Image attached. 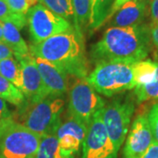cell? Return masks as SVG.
<instances>
[{
    "instance_id": "6da1fadb",
    "label": "cell",
    "mask_w": 158,
    "mask_h": 158,
    "mask_svg": "<svg viewBox=\"0 0 158 158\" xmlns=\"http://www.w3.org/2000/svg\"><path fill=\"white\" fill-rule=\"evenodd\" d=\"M150 46L149 27L146 25L110 27L101 39L91 46L90 59L96 64L106 61L139 62L148 56Z\"/></svg>"
},
{
    "instance_id": "7a4b0ae2",
    "label": "cell",
    "mask_w": 158,
    "mask_h": 158,
    "mask_svg": "<svg viewBox=\"0 0 158 158\" xmlns=\"http://www.w3.org/2000/svg\"><path fill=\"white\" fill-rule=\"evenodd\" d=\"M29 50L34 57L48 61L68 76L86 78L89 75L84 36L74 27L56 34L39 44H32Z\"/></svg>"
},
{
    "instance_id": "3957f363",
    "label": "cell",
    "mask_w": 158,
    "mask_h": 158,
    "mask_svg": "<svg viewBox=\"0 0 158 158\" xmlns=\"http://www.w3.org/2000/svg\"><path fill=\"white\" fill-rule=\"evenodd\" d=\"M64 107L63 97L49 95L37 101L26 100L18 110V122L40 136L55 134L62 122Z\"/></svg>"
},
{
    "instance_id": "277c9868",
    "label": "cell",
    "mask_w": 158,
    "mask_h": 158,
    "mask_svg": "<svg viewBox=\"0 0 158 158\" xmlns=\"http://www.w3.org/2000/svg\"><path fill=\"white\" fill-rule=\"evenodd\" d=\"M133 64L126 61L98 62L86 79L98 94L118 95L136 87Z\"/></svg>"
},
{
    "instance_id": "5b68a950",
    "label": "cell",
    "mask_w": 158,
    "mask_h": 158,
    "mask_svg": "<svg viewBox=\"0 0 158 158\" xmlns=\"http://www.w3.org/2000/svg\"><path fill=\"white\" fill-rule=\"evenodd\" d=\"M41 136L13 118L0 123V158H34Z\"/></svg>"
},
{
    "instance_id": "8992f818",
    "label": "cell",
    "mask_w": 158,
    "mask_h": 158,
    "mask_svg": "<svg viewBox=\"0 0 158 158\" xmlns=\"http://www.w3.org/2000/svg\"><path fill=\"white\" fill-rule=\"evenodd\" d=\"M68 92L69 116L87 127L95 114L106 106L105 100L86 78H76Z\"/></svg>"
},
{
    "instance_id": "52a82bcc",
    "label": "cell",
    "mask_w": 158,
    "mask_h": 158,
    "mask_svg": "<svg viewBox=\"0 0 158 158\" xmlns=\"http://www.w3.org/2000/svg\"><path fill=\"white\" fill-rule=\"evenodd\" d=\"M135 104L129 97L113 98L102 109V118L107 134L118 152L129 132Z\"/></svg>"
},
{
    "instance_id": "ba28073f",
    "label": "cell",
    "mask_w": 158,
    "mask_h": 158,
    "mask_svg": "<svg viewBox=\"0 0 158 158\" xmlns=\"http://www.w3.org/2000/svg\"><path fill=\"white\" fill-rule=\"evenodd\" d=\"M29 34L33 44H39L56 34L65 32L73 26L41 4H36L27 13Z\"/></svg>"
},
{
    "instance_id": "9c48e42d",
    "label": "cell",
    "mask_w": 158,
    "mask_h": 158,
    "mask_svg": "<svg viewBox=\"0 0 158 158\" xmlns=\"http://www.w3.org/2000/svg\"><path fill=\"white\" fill-rule=\"evenodd\" d=\"M118 151L108 135L102 110L95 114L87 128L82 146V158H117Z\"/></svg>"
},
{
    "instance_id": "30bf717a",
    "label": "cell",
    "mask_w": 158,
    "mask_h": 158,
    "mask_svg": "<svg viewBox=\"0 0 158 158\" xmlns=\"http://www.w3.org/2000/svg\"><path fill=\"white\" fill-rule=\"evenodd\" d=\"M123 158H140L155 141L148 114L138 115L126 138Z\"/></svg>"
},
{
    "instance_id": "8fae6325",
    "label": "cell",
    "mask_w": 158,
    "mask_h": 158,
    "mask_svg": "<svg viewBox=\"0 0 158 158\" xmlns=\"http://www.w3.org/2000/svg\"><path fill=\"white\" fill-rule=\"evenodd\" d=\"M88 127L69 116L61 122L56 131L59 146L62 154L68 158H76L83 146Z\"/></svg>"
},
{
    "instance_id": "7c38bea8",
    "label": "cell",
    "mask_w": 158,
    "mask_h": 158,
    "mask_svg": "<svg viewBox=\"0 0 158 158\" xmlns=\"http://www.w3.org/2000/svg\"><path fill=\"white\" fill-rule=\"evenodd\" d=\"M21 80H22V92L27 100L37 101L49 96V93L40 77L34 56L30 54L27 56L19 59Z\"/></svg>"
},
{
    "instance_id": "4fadbf2b",
    "label": "cell",
    "mask_w": 158,
    "mask_h": 158,
    "mask_svg": "<svg viewBox=\"0 0 158 158\" xmlns=\"http://www.w3.org/2000/svg\"><path fill=\"white\" fill-rule=\"evenodd\" d=\"M34 58L49 95L64 97L69 90L68 75L47 60L40 57Z\"/></svg>"
},
{
    "instance_id": "5bb4252c",
    "label": "cell",
    "mask_w": 158,
    "mask_h": 158,
    "mask_svg": "<svg viewBox=\"0 0 158 158\" xmlns=\"http://www.w3.org/2000/svg\"><path fill=\"white\" fill-rule=\"evenodd\" d=\"M148 10L149 0H129L112 16L110 26L129 27L141 25Z\"/></svg>"
},
{
    "instance_id": "9a60e30c",
    "label": "cell",
    "mask_w": 158,
    "mask_h": 158,
    "mask_svg": "<svg viewBox=\"0 0 158 158\" xmlns=\"http://www.w3.org/2000/svg\"><path fill=\"white\" fill-rule=\"evenodd\" d=\"M2 22H3L4 42L12 51L13 56L16 58V60L19 61L23 57L30 55L29 47L22 38L20 34V30L10 21H2Z\"/></svg>"
},
{
    "instance_id": "2e32d148",
    "label": "cell",
    "mask_w": 158,
    "mask_h": 158,
    "mask_svg": "<svg viewBox=\"0 0 158 158\" xmlns=\"http://www.w3.org/2000/svg\"><path fill=\"white\" fill-rule=\"evenodd\" d=\"M115 0H90V16L89 28L92 31L101 27L109 19Z\"/></svg>"
},
{
    "instance_id": "e0dca14e",
    "label": "cell",
    "mask_w": 158,
    "mask_h": 158,
    "mask_svg": "<svg viewBox=\"0 0 158 158\" xmlns=\"http://www.w3.org/2000/svg\"><path fill=\"white\" fill-rule=\"evenodd\" d=\"M74 11L73 27L84 36V31L90 23V0H71Z\"/></svg>"
},
{
    "instance_id": "ac0fdd59",
    "label": "cell",
    "mask_w": 158,
    "mask_h": 158,
    "mask_svg": "<svg viewBox=\"0 0 158 158\" xmlns=\"http://www.w3.org/2000/svg\"><path fill=\"white\" fill-rule=\"evenodd\" d=\"M156 62L146 59L134 62L133 69L136 86L151 83L156 77Z\"/></svg>"
},
{
    "instance_id": "d6986e66",
    "label": "cell",
    "mask_w": 158,
    "mask_h": 158,
    "mask_svg": "<svg viewBox=\"0 0 158 158\" xmlns=\"http://www.w3.org/2000/svg\"><path fill=\"white\" fill-rule=\"evenodd\" d=\"M34 158H68L62 154L55 134L41 136Z\"/></svg>"
},
{
    "instance_id": "ffe728a7",
    "label": "cell",
    "mask_w": 158,
    "mask_h": 158,
    "mask_svg": "<svg viewBox=\"0 0 158 158\" xmlns=\"http://www.w3.org/2000/svg\"><path fill=\"white\" fill-rule=\"evenodd\" d=\"M0 98L11 105L21 107L27 100L23 92L10 81L0 75Z\"/></svg>"
},
{
    "instance_id": "44dd1931",
    "label": "cell",
    "mask_w": 158,
    "mask_h": 158,
    "mask_svg": "<svg viewBox=\"0 0 158 158\" xmlns=\"http://www.w3.org/2000/svg\"><path fill=\"white\" fill-rule=\"evenodd\" d=\"M0 75L10 81L19 90H22L20 66L19 62L16 60L15 57H11L0 61Z\"/></svg>"
},
{
    "instance_id": "7402d4cb",
    "label": "cell",
    "mask_w": 158,
    "mask_h": 158,
    "mask_svg": "<svg viewBox=\"0 0 158 158\" xmlns=\"http://www.w3.org/2000/svg\"><path fill=\"white\" fill-rule=\"evenodd\" d=\"M48 10L68 20L73 26L74 11L71 0H38Z\"/></svg>"
},
{
    "instance_id": "603a6c76",
    "label": "cell",
    "mask_w": 158,
    "mask_h": 158,
    "mask_svg": "<svg viewBox=\"0 0 158 158\" xmlns=\"http://www.w3.org/2000/svg\"><path fill=\"white\" fill-rule=\"evenodd\" d=\"M156 73L152 82L135 88V95L138 103L158 100V62H156Z\"/></svg>"
},
{
    "instance_id": "cb8c5ba5",
    "label": "cell",
    "mask_w": 158,
    "mask_h": 158,
    "mask_svg": "<svg viewBox=\"0 0 158 158\" xmlns=\"http://www.w3.org/2000/svg\"><path fill=\"white\" fill-rule=\"evenodd\" d=\"M12 13L27 15L30 8L35 6L38 0H5Z\"/></svg>"
},
{
    "instance_id": "d4e9b609",
    "label": "cell",
    "mask_w": 158,
    "mask_h": 158,
    "mask_svg": "<svg viewBox=\"0 0 158 158\" xmlns=\"http://www.w3.org/2000/svg\"><path fill=\"white\" fill-rule=\"evenodd\" d=\"M148 118L152 130L154 140L158 143V102L153 105L148 113Z\"/></svg>"
},
{
    "instance_id": "484cf974",
    "label": "cell",
    "mask_w": 158,
    "mask_h": 158,
    "mask_svg": "<svg viewBox=\"0 0 158 158\" xmlns=\"http://www.w3.org/2000/svg\"><path fill=\"white\" fill-rule=\"evenodd\" d=\"M149 14L151 25H158V0H149Z\"/></svg>"
},
{
    "instance_id": "4316f807",
    "label": "cell",
    "mask_w": 158,
    "mask_h": 158,
    "mask_svg": "<svg viewBox=\"0 0 158 158\" xmlns=\"http://www.w3.org/2000/svg\"><path fill=\"white\" fill-rule=\"evenodd\" d=\"M12 118V113L6 105V102L0 98V123L6 119Z\"/></svg>"
},
{
    "instance_id": "83f0119b",
    "label": "cell",
    "mask_w": 158,
    "mask_h": 158,
    "mask_svg": "<svg viewBox=\"0 0 158 158\" xmlns=\"http://www.w3.org/2000/svg\"><path fill=\"white\" fill-rule=\"evenodd\" d=\"M12 12L10 11L5 0H0V20L6 21L11 17Z\"/></svg>"
},
{
    "instance_id": "f1b7e54d",
    "label": "cell",
    "mask_w": 158,
    "mask_h": 158,
    "mask_svg": "<svg viewBox=\"0 0 158 158\" xmlns=\"http://www.w3.org/2000/svg\"><path fill=\"white\" fill-rule=\"evenodd\" d=\"M140 158H158V143L154 141Z\"/></svg>"
},
{
    "instance_id": "f546056e",
    "label": "cell",
    "mask_w": 158,
    "mask_h": 158,
    "mask_svg": "<svg viewBox=\"0 0 158 158\" xmlns=\"http://www.w3.org/2000/svg\"><path fill=\"white\" fill-rule=\"evenodd\" d=\"M11 57H14L12 51L4 41H0V61Z\"/></svg>"
},
{
    "instance_id": "4dcf8cb0",
    "label": "cell",
    "mask_w": 158,
    "mask_h": 158,
    "mask_svg": "<svg viewBox=\"0 0 158 158\" xmlns=\"http://www.w3.org/2000/svg\"><path fill=\"white\" fill-rule=\"evenodd\" d=\"M149 34L151 43L158 49V25H150Z\"/></svg>"
},
{
    "instance_id": "1f68e13d",
    "label": "cell",
    "mask_w": 158,
    "mask_h": 158,
    "mask_svg": "<svg viewBox=\"0 0 158 158\" xmlns=\"http://www.w3.org/2000/svg\"><path fill=\"white\" fill-rule=\"evenodd\" d=\"M127 1H129V0H115V1H114V3H113V7H112L111 12H110L109 19H111L113 14L116 12V11H117V10H118V9H119L121 6H123L125 3H127Z\"/></svg>"
},
{
    "instance_id": "d6a6232c",
    "label": "cell",
    "mask_w": 158,
    "mask_h": 158,
    "mask_svg": "<svg viewBox=\"0 0 158 158\" xmlns=\"http://www.w3.org/2000/svg\"><path fill=\"white\" fill-rule=\"evenodd\" d=\"M0 41H4V35H3V22L0 20Z\"/></svg>"
}]
</instances>
